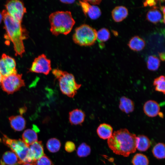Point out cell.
Returning a JSON list of instances; mask_svg holds the SVG:
<instances>
[{
  "instance_id": "6da1fadb",
  "label": "cell",
  "mask_w": 165,
  "mask_h": 165,
  "mask_svg": "<svg viewBox=\"0 0 165 165\" xmlns=\"http://www.w3.org/2000/svg\"><path fill=\"white\" fill-rule=\"evenodd\" d=\"M138 137L126 128L115 131L108 139L109 148L115 154L128 156L137 149Z\"/></svg>"
},
{
  "instance_id": "7a4b0ae2",
  "label": "cell",
  "mask_w": 165,
  "mask_h": 165,
  "mask_svg": "<svg viewBox=\"0 0 165 165\" xmlns=\"http://www.w3.org/2000/svg\"><path fill=\"white\" fill-rule=\"evenodd\" d=\"M2 13L4 28L8 38L13 45L15 55L21 57L25 51L23 40L26 37L25 30L21 22L11 17L6 10H3Z\"/></svg>"
},
{
  "instance_id": "3957f363",
  "label": "cell",
  "mask_w": 165,
  "mask_h": 165,
  "mask_svg": "<svg viewBox=\"0 0 165 165\" xmlns=\"http://www.w3.org/2000/svg\"><path fill=\"white\" fill-rule=\"evenodd\" d=\"M49 20L50 31L56 36L61 34L67 35L69 34L75 23L69 11H57L52 13L49 16Z\"/></svg>"
},
{
  "instance_id": "277c9868",
  "label": "cell",
  "mask_w": 165,
  "mask_h": 165,
  "mask_svg": "<svg viewBox=\"0 0 165 165\" xmlns=\"http://www.w3.org/2000/svg\"><path fill=\"white\" fill-rule=\"evenodd\" d=\"M52 72L58 80L61 93L68 97L73 98L81 86V84L76 82L74 75L58 68L53 69Z\"/></svg>"
},
{
  "instance_id": "5b68a950",
  "label": "cell",
  "mask_w": 165,
  "mask_h": 165,
  "mask_svg": "<svg viewBox=\"0 0 165 165\" xmlns=\"http://www.w3.org/2000/svg\"><path fill=\"white\" fill-rule=\"evenodd\" d=\"M2 141L17 156L21 164L30 163L33 164L29 147L22 140L12 139L3 135Z\"/></svg>"
},
{
  "instance_id": "8992f818",
  "label": "cell",
  "mask_w": 165,
  "mask_h": 165,
  "mask_svg": "<svg viewBox=\"0 0 165 165\" xmlns=\"http://www.w3.org/2000/svg\"><path fill=\"white\" fill-rule=\"evenodd\" d=\"M72 39L75 43L80 46H91L97 39V31L90 25L83 24L75 29Z\"/></svg>"
},
{
  "instance_id": "52a82bcc",
  "label": "cell",
  "mask_w": 165,
  "mask_h": 165,
  "mask_svg": "<svg viewBox=\"0 0 165 165\" xmlns=\"http://www.w3.org/2000/svg\"><path fill=\"white\" fill-rule=\"evenodd\" d=\"M0 85L3 91L10 94L18 90L25 84L22 75L16 73L2 76Z\"/></svg>"
},
{
  "instance_id": "ba28073f",
  "label": "cell",
  "mask_w": 165,
  "mask_h": 165,
  "mask_svg": "<svg viewBox=\"0 0 165 165\" xmlns=\"http://www.w3.org/2000/svg\"><path fill=\"white\" fill-rule=\"evenodd\" d=\"M51 61L44 54L35 58L29 69L31 72L47 75L51 70Z\"/></svg>"
},
{
  "instance_id": "9c48e42d",
  "label": "cell",
  "mask_w": 165,
  "mask_h": 165,
  "mask_svg": "<svg viewBox=\"0 0 165 165\" xmlns=\"http://www.w3.org/2000/svg\"><path fill=\"white\" fill-rule=\"evenodd\" d=\"M5 7L8 14L16 20L21 22L24 15L26 12V9L21 1L11 0L6 2Z\"/></svg>"
},
{
  "instance_id": "30bf717a",
  "label": "cell",
  "mask_w": 165,
  "mask_h": 165,
  "mask_svg": "<svg viewBox=\"0 0 165 165\" xmlns=\"http://www.w3.org/2000/svg\"><path fill=\"white\" fill-rule=\"evenodd\" d=\"M16 62L12 57L5 53L0 59V73L2 76L17 73Z\"/></svg>"
},
{
  "instance_id": "8fae6325",
  "label": "cell",
  "mask_w": 165,
  "mask_h": 165,
  "mask_svg": "<svg viewBox=\"0 0 165 165\" xmlns=\"http://www.w3.org/2000/svg\"><path fill=\"white\" fill-rule=\"evenodd\" d=\"M143 110L145 114L148 116L154 117L158 115L160 112V107L156 101L149 100L144 104Z\"/></svg>"
},
{
  "instance_id": "7c38bea8",
  "label": "cell",
  "mask_w": 165,
  "mask_h": 165,
  "mask_svg": "<svg viewBox=\"0 0 165 165\" xmlns=\"http://www.w3.org/2000/svg\"><path fill=\"white\" fill-rule=\"evenodd\" d=\"M85 116V114L83 111L79 108H75L69 112V121L72 125H81L84 122Z\"/></svg>"
},
{
  "instance_id": "4fadbf2b",
  "label": "cell",
  "mask_w": 165,
  "mask_h": 165,
  "mask_svg": "<svg viewBox=\"0 0 165 165\" xmlns=\"http://www.w3.org/2000/svg\"><path fill=\"white\" fill-rule=\"evenodd\" d=\"M33 164L35 165L36 161L44 155V148L41 141H36L29 146Z\"/></svg>"
},
{
  "instance_id": "5bb4252c",
  "label": "cell",
  "mask_w": 165,
  "mask_h": 165,
  "mask_svg": "<svg viewBox=\"0 0 165 165\" xmlns=\"http://www.w3.org/2000/svg\"><path fill=\"white\" fill-rule=\"evenodd\" d=\"M21 163L16 155L13 152L4 153L0 160V165H19Z\"/></svg>"
},
{
  "instance_id": "9a60e30c",
  "label": "cell",
  "mask_w": 165,
  "mask_h": 165,
  "mask_svg": "<svg viewBox=\"0 0 165 165\" xmlns=\"http://www.w3.org/2000/svg\"><path fill=\"white\" fill-rule=\"evenodd\" d=\"M9 119L11 127L14 130L21 131L25 128L26 121L21 115L11 116Z\"/></svg>"
},
{
  "instance_id": "2e32d148",
  "label": "cell",
  "mask_w": 165,
  "mask_h": 165,
  "mask_svg": "<svg viewBox=\"0 0 165 165\" xmlns=\"http://www.w3.org/2000/svg\"><path fill=\"white\" fill-rule=\"evenodd\" d=\"M128 15L127 9L123 6L116 7L112 12V16L116 22H120L125 19Z\"/></svg>"
},
{
  "instance_id": "e0dca14e",
  "label": "cell",
  "mask_w": 165,
  "mask_h": 165,
  "mask_svg": "<svg viewBox=\"0 0 165 165\" xmlns=\"http://www.w3.org/2000/svg\"><path fill=\"white\" fill-rule=\"evenodd\" d=\"M113 128L109 124L106 123L100 124L97 129V133L101 139L105 140L109 138L113 133Z\"/></svg>"
},
{
  "instance_id": "ac0fdd59",
  "label": "cell",
  "mask_w": 165,
  "mask_h": 165,
  "mask_svg": "<svg viewBox=\"0 0 165 165\" xmlns=\"http://www.w3.org/2000/svg\"><path fill=\"white\" fill-rule=\"evenodd\" d=\"M119 107L122 112L126 114L132 112L134 109L133 101L125 96H122L120 98Z\"/></svg>"
},
{
  "instance_id": "d6986e66",
  "label": "cell",
  "mask_w": 165,
  "mask_h": 165,
  "mask_svg": "<svg viewBox=\"0 0 165 165\" xmlns=\"http://www.w3.org/2000/svg\"><path fill=\"white\" fill-rule=\"evenodd\" d=\"M145 41L138 36H134L130 40L128 45L132 50L140 51L142 50L145 46Z\"/></svg>"
},
{
  "instance_id": "ffe728a7",
  "label": "cell",
  "mask_w": 165,
  "mask_h": 165,
  "mask_svg": "<svg viewBox=\"0 0 165 165\" xmlns=\"http://www.w3.org/2000/svg\"><path fill=\"white\" fill-rule=\"evenodd\" d=\"M22 141L29 147L33 143L38 141V136L36 131L33 129L25 130L22 135Z\"/></svg>"
},
{
  "instance_id": "44dd1931",
  "label": "cell",
  "mask_w": 165,
  "mask_h": 165,
  "mask_svg": "<svg viewBox=\"0 0 165 165\" xmlns=\"http://www.w3.org/2000/svg\"><path fill=\"white\" fill-rule=\"evenodd\" d=\"M138 137L137 149L139 151L145 152L150 147L151 144L149 139L144 135H140Z\"/></svg>"
},
{
  "instance_id": "7402d4cb",
  "label": "cell",
  "mask_w": 165,
  "mask_h": 165,
  "mask_svg": "<svg viewBox=\"0 0 165 165\" xmlns=\"http://www.w3.org/2000/svg\"><path fill=\"white\" fill-rule=\"evenodd\" d=\"M147 20L151 23L156 24L160 21L162 19L161 12L156 8L150 9L146 14Z\"/></svg>"
},
{
  "instance_id": "603a6c76",
  "label": "cell",
  "mask_w": 165,
  "mask_h": 165,
  "mask_svg": "<svg viewBox=\"0 0 165 165\" xmlns=\"http://www.w3.org/2000/svg\"><path fill=\"white\" fill-rule=\"evenodd\" d=\"M46 146L49 152L52 153H55L59 150L61 144L58 139L56 138H52L48 140Z\"/></svg>"
},
{
  "instance_id": "cb8c5ba5",
  "label": "cell",
  "mask_w": 165,
  "mask_h": 165,
  "mask_svg": "<svg viewBox=\"0 0 165 165\" xmlns=\"http://www.w3.org/2000/svg\"><path fill=\"white\" fill-rule=\"evenodd\" d=\"M160 61L156 56L151 55L148 57L147 62V68L151 71H156L160 65Z\"/></svg>"
},
{
  "instance_id": "d4e9b609",
  "label": "cell",
  "mask_w": 165,
  "mask_h": 165,
  "mask_svg": "<svg viewBox=\"0 0 165 165\" xmlns=\"http://www.w3.org/2000/svg\"><path fill=\"white\" fill-rule=\"evenodd\" d=\"M153 84L155 86V90L156 91L165 94V78L164 75H160L155 78Z\"/></svg>"
},
{
  "instance_id": "484cf974",
  "label": "cell",
  "mask_w": 165,
  "mask_h": 165,
  "mask_svg": "<svg viewBox=\"0 0 165 165\" xmlns=\"http://www.w3.org/2000/svg\"><path fill=\"white\" fill-rule=\"evenodd\" d=\"M165 145L162 143L157 144L153 148L152 152L153 156L157 159L165 158Z\"/></svg>"
},
{
  "instance_id": "4316f807",
  "label": "cell",
  "mask_w": 165,
  "mask_h": 165,
  "mask_svg": "<svg viewBox=\"0 0 165 165\" xmlns=\"http://www.w3.org/2000/svg\"><path fill=\"white\" fill-rule=\"evenodd\" d=\"M101 15V9L98 6L95 5H91L90 4L86 16H88L91 19L96 20Z\"/></svg>"
},
{
  "instance_id": "83f0119b",
  "label": "cell",
  "mask_w": 165,
  "mask_h": 165,
  "mask_svg": "<svg viewBox=\"0 0 165 165\" xmlns=\"http://www.w3.org/2000/svg\"><path fill=\"white\" fill-rule=\"evenodd\" d=\"M132 163L133 165H148L149 160L145 155L138 153L134 156Z\"/></svg>"
},
{
  "instance_id": "f1b7e54d",
  "label": "cell",
  "mask_w": 165,
  "mask_h": 165,
  "mask_svg": "<svg viewBox=\"0 0 165 165\" xmlns=\"http://www.w3.org/2000/svg\"><path fill=\"white\" fill-rule=\"evenodd\" d=\"M91 149L90 146L83 142L78 146L77 151V156L80 157H84L89 156L90 153Z\"/></svg>"
},
{
  "instance_id": "f546056e",
  "label": "cell",
  "mask_w": 165,
  "mask_h": 165,
  "mask_svg": "<svg viewBox=\"0 0 165 165\" xmlns=\"http://www.w3.org/2000/svg\"><path fill=\"white\" fill-rule=\"evenodd\" d=\"M110 38V33L108 30L103 28L97 32V39L100 42H105Z\"/></svg>"
},
{
  "instance_id": "4dcf8cb0",
  "label": "cell",
  "mask_w": 165,
  "mask_h": 165,
  "mask_svg": "<svg viewBox=\"0 0 165 165\" xmlns=\"http://www.w3.org/2000/svg\"><path fill=\"white\" fill-rule=\"evenodd\" d=\"M36 165H54L51 160L45 155L36 161Z\"/></svg>"
},
{
  "instance_id": "1f68e13d",
  "label": "cell",
  "mask_w": 165,
  "mask_h": 165,
  "mask_svg": "<svg viewBox=\"0 0 165 165\" xmlns=\"http://www.w3.org/2000/svg\"><path fill=\"white\" fill-rule=\"evenodd\" d=\"M75 144L72 141H68L66 142L64 145V149L67 152L71 153L74 151L75 149Z\"/></svg>"
},
{
  "instance_id": "d6a6232c",
  "label": "cell",
  "mask_w": 165,
  "mask_h": 165,
  "mask_svg": "<svg viewBox=\"0 0 165 165\" xmlns=\"http://www.w3.org/2000/svg\"><path fill=\"white\" fill-rule=\"evenodd\" d=\"M156 1L155 0H146L143 2L144 6H152L155 5L156 4Z\"/></svg>"
},
{
  "instance_id": "836d02e7",
  "label": "cell",
  "mask_w": 165,
  "mask_h": 165,
  "mask_svg": "<svg viewBox=\"0 0 165 165\" xmlns=\"http://www.w3.org/2000/svg\"><path fill=\"white\" fill-rule=\"evenodd\" d=\"M86 1L89 3L93 5H96L99 4L101 2V0H86Z\"/></svg>"
},
{
  "instance_id": "e575fe53",
  "label": "cell",
  "mask_w": 165,
  "mask_h": 165,
  "mask_svg": "<svg viewBox=\"0 0 165 165\" xmlns=\"http://www.w3.org/2000/svg\"><path fill=\"white\" fill-rule=\"evenodd\" d=\"M61 2L66 4H72L74 3L75 1L74 0H60Z\"/></svg>"
},
{
  "instance_id": "d590c367",
  "label": "cell",
  "mask_w": 165,
  "mask_h": 165,
  "mask_svg": "<svg viewBox=\"0 0 165 165\" xmlns=\"http://www.w3.org/2000/svg\"><path fill=\"white\" fill-rule=\"evenodd\" d=\"M159 55L161 60L164 61H165V53L164 52L160 53Z\"/></svg>"
},
{
  "instance_id": "8d00e7d4",
  "label": "cell",
  "mask_w": 165,
  "mask_h": 165,
  "mask_svg": "<svg viewBox=\"0 0 165 165\" xmlns=\"http://www.w3.org/2000/svg\"><path fill=\"white\" fill-rule=\"evenodd\" d=\"M161 10L163 12V15H165V6H161Z\"/></svg>"
},
{
  "instance_id": "74e56055",
  "label": "cell",
  "mask_w": 165,
  "mask_h": 165,
  "mask_svg": "<svg viewBox=\"0 0 165 165\" xmlns=\"http://www.w3.org/2000/svg\"><path fill=\"white\" fill-rule=\"evenodd\" d=\"M158 115L160 117L163 118V115L162 112H160L159 113Z\"/></svg>"
},
{
  "instance_id": "f35d334b",
  "label": "cell",
  "mask_w": 165,
  "mask_h": 165,
  "mask_svg": "<svg viewBox=\"0 0 165 165\" xmlns=\"http://www.w3.org/2000/svg\"><path fill=\"white\" fill-rule=\"evenodd\" d=\"M3 20V16L2 13L0 12V24Z\"/></svg>"
},
{
  "instance_id": "ab89813d",
  "label": "cell",
  "mask_w": 165,
  "mask_h": 165,
  "mask_svg": "<svg viewBox=\"0 0 165 165\" xmlns=\"http://www.w3.org/2000/svg\"><path fill=\"white\" fill-rule=\"evenodd\" d=\"M2 75L0 73V85L1 82L2 80Z\"/></svg>"
},
{
  "instance_id": "60d3db41",
  "label": "cell",
  "mask_w": 165,
  "mask_h": 165,
  "mask_svg": "<svg viewBox=\"0 0 165 165\" xmlns=\"http://www.w3.org/2000/svg\"><path fill=\"white\" fill-rule=\"evenodd\" d=\"M23 165H34L33 164L30 163H26L23 164Z\"/></svg>"
}]
</instances>
